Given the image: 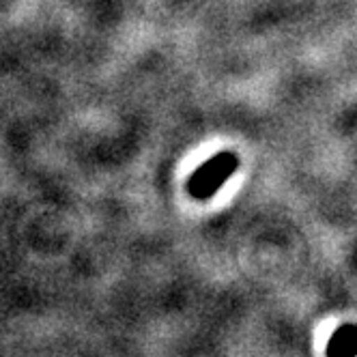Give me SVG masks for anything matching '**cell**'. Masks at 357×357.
<instances>
[{
  "label": "cell",
  "mask_w": 357,
  "mask_h": 357,
  "mask_svg": "<svg viewBox=\"0 0 357 357\" xmlns=\"http://www.w3.org/2000/svg\"><path fill=\"white\" fill-rule=\"evenodd\" d=\"M239 168V158L233 151H222L218 155L209 158L200 168L192 172L188 178V194L196 200H209L220 192L226 178L235 174Z\"/></svg>",
  "instance_id": "obj_1"
},
{
  "label": "cell",
  "mask_w": 357,
  "mask_h": 357,
  "mask_svg": "<svg viewBox=\"0 0 357 357\" xmlns=\"http://www.w3.org/2000/svg\"><path fill=\"white\" fill-rule=\"evenodd\" d=\"M329 355H355L357 353V327L353 325H344L340 327L334 336L329 340L327 347Z\"/></svg>",
  "instance_id": "obj_2"
}]
</instances>
